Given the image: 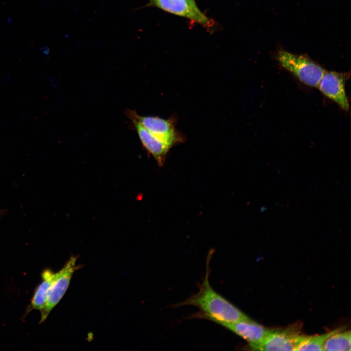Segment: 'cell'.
I'll return each mask as SVG.
<instances>
[{
  "label": "cell",
  "instance_id": "obj_10",
  "mask_svg": "<svg viewBox=\"0 0 351 351\" xmlns=\"http://www.w3.org/2000/svg\"><path fill=\"white\" fill-rule=\"evenodd\" d=\"M59 271L54 273L45 270L42 273V281L36 288L31 300L30 310H41L45 305L48 292L52 285L58 276Z\"/></svg>",
  "mask_w": 351,
  "mask_h": 351
},
{
  "label": "cell",
  "instance_id": "obj_9",
  "mask_svg": "<svg viewBox=\"0 0 351 351\" xmlns=\"http://www.w3.org/2000/svg\"><path fill=\"white\" fill-rule=\"evenodd\" d=\"M132 121L144 148L152 155L159 165H163L168 153L172 147L156 137L137 122Z\"/></svg>",
  "mask_w": 351,
  "mask_h": 351
},
{
  "label": "cell",
  "instance_id": "obj_7",
  "mask_svg": "<svg viewBox=\"0 0 351 351\" xmlns=\"http://www.w3.org/2000/svg\"><path fill=\"white\" fill-rule=\"evenodd\" d=\"M302 336L293 326L282 330H270L265 339L253 350L295 351Z\"/></svg>",
  "mask_w": 351,
  "mask_h": 351
},
{
  "label": "cell",
  "instance_id": "obj_3",
  "mask_svg": "<svg viewBox=\"0 0 351 351\" xmlns=\"http://www.w3.org/2000/svg\"><path fill=\"white\" fill-rule=\"evenodd\" d=\"M126 114L132 121L141 124L146 130L172 147L182 142L183 136L176 128L173 118L163 119L157 117L142 116L128 110Z\"/></svg>",
  "mask_w": 351,
  "mask_h": 351
},
{
  "label": "cell",
  "instance_id": "obj_12",
  "mask_svg": "<svg viewBox=\"0 0 351 351\" xmlns=\"http://www.w3.org/2000/svg\"><path fill=\"white\" fill-rule=\"evenodd\" d=\"M341 329L342 328H339L329 332L318 335H303L295 351H323L324 344L328 338Z\"/></svg>",
  "mask_w": 351,
  "mask_h": 351
},
{
  "label": "cell",
  "instance_id": "obj_2",
  "mask_svg": "<svg viewBox=\"0 0 351 351\" xmlns=\"http://www.w3.org/2000/svg\"><path fill=\"white\" fill-rule=\"evenodd\" d=\"M276 58L282 67L301 82L311 87H317L325 72L318 64L303 56L280 51Z\"/></svg>",
  "mask_w": 351,
  "mask_h": 351
},
{
  "label": "cell",
  "instance_id": "obj_1",
  "mask_svg": "<svg viewBox=\"0 0 351 351\" xmlns=\"http://www.w3.org/2000/svg\"><path fill=\"white\" fill-rule=\"evenodd\" d=\"M209 260H207L205 275L198 292L175 307L191 305L197 307L203 317L222 325L234 323L249 317L232 303L216 292L209 281Z\"/></svg>",
  "mask_w": 351,
  "mask_h": 351
},
{
  "label": "cell",
  "instance_id": "obj_11",
  "mask_svg": "<svg viewBox=\"0 0 351 351\" xmlns=\"http://www.w3.org/2000/svg\"><path fill=\"white\" fill-rule=\"evenodd\" d=\"M351 332L342 329L334 332L325 342L323 351H350Z\"/></svg>",
  "mask_w": 351,
  "mask_h": 351
},
{
  "label": "cell",
  "instance_id": "obj_4",
  "mask_svg": "<svg viewBox=\"0 0 351 351\" xmlns=\"http://www.w3.org/2000/svg\"><path fill=\"white\" fill-rule=\"evenodd\" d=\"M155 7L165 12L190 20L200 24L208 30L214 26V21L200 10L192 7L186 0H150L144 6Z\"/></svg>",
  "mask_w": 351,
  "mask_h": 351
},
{
  "label": "cell",
  "instance_id": "obj_5",
  "mask_svg": "<svg viewBox=\"0 0 351 351\" xmlns=\"http://www.w3.org/2000/svg\"><path fill=\"white\" fill-rule=\"evenodd\" d=\"M76 257H71L59 271L58 276L48 292L45 305L40 310V323L46 320L50 312L59 302L67 291L76 269Z\"/></svg>",
  "mask_w": 351,
  "mask_h": 351
},
{
  "label": "cell",
  "instance_id": "obj_13",
  "mask_svg": "<svg viewBox=\"0 0 351 351\" xmlns=\"http://www.w3.org/2000/svg\"><path fill=\"white\" fill-rule=\"evenodd\" d=\"M186 1L195 9L200 10L197 6L195 0H186Z\"/></svg>",
  "mask_w": 351,
  "mask_h": 351
},
{
  "label": "cell",
  "instance_id": "obj_8",
  "mask_svg": "<svg viewBox=\"0 0 351 351\" xmlns=\"http://www.w3.org/2000/svg\"><path fill=\"white\" fill-rule=\"evenodd\" d=\"M221 326L245 339L253 349L265 339L270 331L250 318Z\"/></svg>",
  "mask_w": 351,
  "mask_h": 351
},
{
  "label": "cell",
  "instance_id": "obj_6",
  "mask_svg": "<svg viewBox=\"0 0 351 351\" xmlns=\"http://www.w3.org/2000/svg\"><path fill=\"white\" fill-rule=\"evenodd\" d=\"M348 75L347 73L325 71L317 86L325 96L346 111L349 109L345 88Z\"/></svg>",
  "mask_w": 351,
  "mask_h": 351
}]
</instances>
